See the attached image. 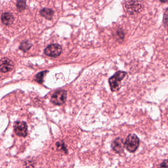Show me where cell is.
Returning a JSON list of instances; mask_svg holds the SVG:
<instances>
[{
	"instance_id": "obj_1",
	"label": "cell",
	"mask_w": 168,
	"mask_h": 168,
	"mask_svg": "<svg viewBox=\"0 0 168 168\" xmlns=\"http://www.w3.org/2000/svg\"><path fill=\"white\" fill-rule=\"evenodd\" d=\"M140 139L135 134H130L124 142L125 148L129 152L134 153L137 151L140 145Z\"/></svg>"
},
{
	"instance_id": "obj_2",
	"label": "cell",
	"mask_w": 168,
	"mask_h": 168,
	"mask_svg": "<svg viewBox=\"0 0 168 168\" xmlns=\"http://www.w3.org/2000/svg\"><path fill=\"white\" fill-rule=\"evenodd\" d=\"M126 74L127 73L126 72L118 71L109 79L108 82L112 92H114L117 90L119 85L120 84L121 82Z\"/></svg>"
},
{
	"instance_id": "obj_3",
	"label": "cell",
	"mask_w": 168,
	"mask_h": 168,
	"mask_svg": "<svg viewBox=\"0 0 168 168\" xmlns=\"http://www.w3.org/2000/svg\"><path fill=\"white\" fill-rule=\"evenodd\" d=\"M142 0H128L126 8L128 14L134 15L139 13L142 8Z\"/></svg>"
},
{
	"instance_id": "obj_4",
	"label": "cell",
	"mask_w": 168,
	"mask_h": 168,
	"mask_svg": "<svg viewBox=\"0 0 168 168\" xmlns=\"http://www.w3.org/2000/svg\"><path fill=\"white\" fill-rule=\"evenodd\" d=\"M67 93L66 90H57L52 96L51 101L57 105H61L66 100Z\"/></svg>"
},
{
	"instance_id": "obj_5",
	"label": "cell",
	"mask_w": 168,
	"mask_h": 168,
	"mask_svg": "<svg viewBox=\"0 0 168 168\" xmlns=\"http://www.w3.org/2000/svg\"><path fill=\"white\" fill-rule=\"evenodd\" d=\"M62 51V47L58 44H50L46 47L45 49V54L46 55L50 57H56L61 54Z\"/></svg>"
},
{
	"instance_id": "obj_6",
	"label": "cell",
	"mask_w": 168,
	"mask_h": 168,
	"mask_svg": "<svg viewBox=\"0 0 168 168\" xmlns=\"http://www.w3.org/2000/svg\"><path fill=\"white\" fill-rule=\"evenodd\" d=\"M14 129L16 134L21 137H25L27 135L28 127L26 122L16 121L14 125Z\"/></svg>"
},
{
	"instance_id": "obj_7",
	"label": "cell",
	"mask_w": 168,
	"mask_h": 168,
	"mask_svg": "<svg viewBox=\"0 0 168 168\" xmlns=\"http://www.w3.org/2000/svg\"><path fill=\"white\" fill-rule=\"evenodd\" d=\"M14 67V62L10 59L4 58L0 60V71L2 72H11Z\"/></svg>"
},
{
	"instance_id": "obj_8",
	"label": "cell",
	"mask_w": 168,
	"mask_h": 168,
	"mask_svg": "<svg viewBox=\"0 0 168 168\" xmlns=\"http://www.w3.org/2000/svg\"><path fill=\"white\" fill-rule=\"evenodd\" d=\"M111 147L116 153H122L125 148L124 142L122 138H117L111 143Z\"/></svg>"
},
{
	"instance_id": "obj_9",
	"label": "cell",
	"mask_w": 168,
	"mask_h": 168,
	"mask_svg": "<svg viewBox=\"0 0 168 168\" xmlns=\"http://www.w3.org/2000/svg\"><path fill=\"white\" fill-rule=\"evenodd\" d=\"M14 18L12 14L10 12H5L2 14L1 20L2 23L6 26L10 25L14 22Z\"/></svg>"
},
{
	"instance_id": "obj_10",
	"label": "cell",
	"mask_w": 168,
	"mask_h": 168,
	"mask_svg": "<svg viewBox=\"0 0 168 168\" xmlns=\"http://www.w3.org/2000/svg\"><path fill=\"white\" fill-rule=\"evenodd\" d=\"M39 14L41 16L45 18L47 20H51L53 17L54 11L50 8H42V10L40 11Z\"/></svg>"
},
{
	"instance_id": "obj_11",
	"label": "cell",
	"mask_w": 168,
	"mask_h": 168,
	"mask_svg": "<svg viewBox=\"0 0 168 168\" xmlns=\"http://www.w3.org/2000/svg\"><path fill=\"white\" fill-rule=\"evenodd\" d=\"M16 7L18 11L19 12H22L26 9V3L25 0H18L17 2Z\"/></svg>"
},
{
	"instance_id": "obj_12",
	"label": "cell",
	"mask_w": 168,
	"mask_h": 168,
	"mask_svg": "<svg viewBox=\"0 0 168 168\" xmlns=\"http://www.w3.org/2000/svg\"><path fill=\"white\" fill-rule=\"evenodd\" d=\"M48 72V71H45L39 73L36 75L35 80L39 83H42L43 81V78Z\"/></svg>"
},
{
	"instance_id": "obj_13",
	"label": "cell",
	"mask_w": 168,
	"mask_h": 168,
	"mask_svg": "<svg viewBox=\"0 0 168 168\" xmlns=\"http://www.w3.org/2000/svg\"><path fill=\"white\" fill-rule=\"evenodd\" d=\"M56 146H57V149L58 151H64L65 154H67L68 153V151L67 148V146L65 145V143L63 142H57L56 143Z\"/></svg>"
},
{
	"instance_id": "obj_14",
	"label": "cell",
	"mask_w": 168,
	"mask_h": 168,
	"mask_svg": "<svg viewBox=\"0 0 168 168\" xmlns=\"http://www.w3.org/2000/svg\"><path fill=\"white\" fill-rule=\"evenodd\" d=\"M32 45L31 43L29 41H23L19 47V48L24 52H26L31 47Z\"/></svg>"
},
{
	"instance_id": "obj_15",
	"label": "cell",
	"mask_w": 168,
	"mask_h": 168,
	"mask_svg": "<svg viewBox=\"0 0 168 168\" xmlns=\"http://www.w3.org/2000/svg\"><path fill=\"white\" fill-rule=\"evenodd\" d=\"M168 160L166 159L159 165L158 168H168Z\"/></svg>"
},
{
	"instance_id": "obj_16",
	"label": "cell",
	"mask_w": 168,
	"mask_h": 168,
	"mask_svg": "<svg viewBox=\"0 0 168 168\" xmlns=\"http://www.w3.org/2000/svg\"><path fill=\"white\" fill-rule=\"evenodd\" d=\"M167 9L166 11L165 14L164 15V22L165 24H167Z\"/></svg>"
},
{
	"instance_id": "obj_17",
	"label": "cell",
	"mask_w": 168,
	"mask_h": 168,
	"mask_svg": "<svg viewBox=\"0 0 168 168\" xmlns=\"http://www.w3.org/2000/svg\"><path fill=\"white\" fill-rule=\"evenodd\" d=\"M160 2L162 3H167L168 0H160Z\"/></svg>"
}]
</instances>
